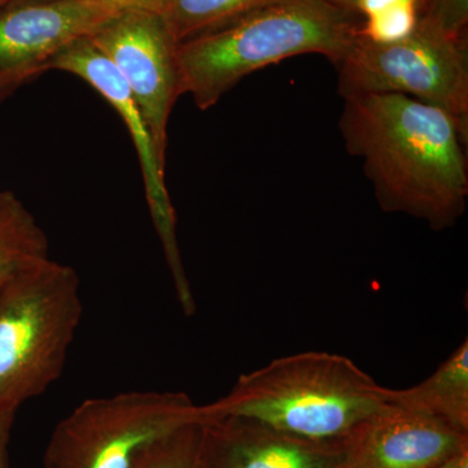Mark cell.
Instances as JSON below:
<instances>
[{"mask_svg": "<svg viewBox=\"0 0 468 468\" xmlns=\"http://www.w3.org/2000/svg\"><path fill=\"white\" fill-rule=\"evenodd\" d=\"M338 129L345 149L363 160L378 206L454 227L466 211L468 134L454 117L402 94L345 98Z\"/></svg>", "mask_w": 468, "mask_h": 468, "instance_id": "obj_1", "label": "cell"}, {"mask_svg": "<svg viewBox=\"0 0 468 468\" xmlns=\"http://www.w3.org/2000/svg\"><path fill=\"white\" fill-rule=\"evenodd\" d=\"M363 17L326 0H279L177 46L181 94L211 109L245 77L285 58L319 54L334 66L350 50Z\"/></svg>", "mask_w": 468, "mask_h": 468, "instance_id": "obj_2", "label": "cell"}, {"mask_svg": "<svg viewBox=\"0 0 468 468\" xmlns=\"http://www.w3.org/2000/svg\"><path fill=\"white\" fill-rule=\"evenodd\" d=\"M385 405L388 388L353 360L306 351L241 375L226 396L198 411L201 418H246L301 439L335 442Z\"/></svg>", "mask_w": 468, "mask_h": 468, "instance_id": "obj_3", "label": "cell"}, {"mask_svg": "<svg viewBox=\"0 0 468 468\" xmlns=\"http://www.w3.org/2000/svg\"><path fill=\"white\" fill-rule=\"evenodd\" d=\"M82 314L79 273L51 258L0 294V411L57 383Z\"/></svg>", "mask_w": 468, "mask_h": 468, "instance_id": "obj_4", "label": "cell"}, {"mask_svg": "<svg viewBox=\"0 0 468 468\" xmlns=\"http://www.w3.org/2000/svg\"><path fill=\"white\" fill-rule=\"evenodd\" d=\"M335 68L344 100L406 95L445 111L468 134V37L448 36L419 17L401 41L372 42L359 34Z\"/></svg>", "mask_w": 468, "mask_h": 468, "instance_id": "obj_5", "label": "cell"}, {"mask_svg": "<svg viewBox=\"0 0 468 468\" xmlns=\"http://www.w3.org/2000/svg\"><path fill=\"white\" fill-rule=\"evenodd\" d=\"M197 419L198 405L181 392L86 399L52 431L43 468H132L144 446Z\"/></svg>", "mask_w": 468, "mask_h": 468, "instance_id": "obj_6", "label": "cell"}, {"mask_svg": "<svg viewBox=\"0 0 468 468\" xmlns=\"http://www.w3.org/2000/svg\"><path fill=\"white\" fill-rule=\"evenodd\" d=\"M52 69L84 80L109 101L124 122L140 159L147 205L167 261L178 303L185 315L193 316L197 311L196 298L178 248L176 212L165 184V158L159 153L133 94L116 68L92 45L89 37L77 39L58 52L46 70Z\"/></svg>", "mask_w": 468, "mask_h": 468, "instance_id": "obj_7", "label": "cell"}, {"mask_svg": "<svg viewBox=\"0 0 468 468\" xmlns=\"http://www.w3.org/2000/svg\"><path fill=\"white\" fill-rule=\"evenodd\" d=\"M90 41L122 77L165 158L168 122L181 94L177 43L156 12L122 11L91 34Z\"/></svg>", "mask_w": 468, "mask_h": 468, "instance_id": "obj_8", "label": "cell"}, {"mask_svg": "<svg viewBox=\"0 0 468 468\" xmlns=\"http://www.w3.org/2000/svg\"><path fill=\"white\" fill-rule=\"evenodd\" d=\"M119 11L92 0H8L0 7V101Z\"/></svg>", "mask_w": 468, "mask_h": 468, "instance_id": "obj_9", "label": "cell"}, {"mask_svg": "<svg viewBox=\"0 0 468 468\" xmlns=\"http://www.w3.org/2000/svg\"><path fill=\"white\" fill-rule=\"evenodd\" d=\"M341 443L344 468H430L468 448V432L388 403Z\"/></svg>", "mask_w": 468, "mask_h": 468, "instance_id": "obj_10", "label": "cell"}, {"mask_svg": "<svg viewBox=\"0 0 468 468\" xmlns=\"http://www.w3.org/2000/svg\"><path fill=\"white\" fill-rule=\"evenodd\" d=\"M201 420V468H344L341 441L301 439L246 418Z\"/></svg>", "mask_w": 468, "mask_h": 468, "instance_id": "obj_11", "label": "cell"}, {"mask_svg": "<svg viewBox=\"0 0 468 468\" xmlns=\"http://www.w3.org/2000/svg\"><path fill=\"white\" fill-rule=\"evenodd\" d=\"M388 403L423 412L468 432V341H463L423 383L388 389Z\"/></svg>", "mask_w": 468, "mask_h": 468, "instance_id": "obj_12", "label": "cell"}, {"mask_svg": "<svg viewBox=\"0 0 468 468\" xmlns=\"http://www.w3.org/2000/svg\"><path fill=\"white\" fill-rule=\"evenodd\" d=\"M48 260V234L16 194L0 190V294Z\"/></svg>", "mask_w": 468, "mask_h": 468, "instance_id": "obj_13", "label": "cell"}, {"mask_svg": "<svg viewBox=\"0 0 468 468\" xmlns=\"http://www.w3.org/2000/svg\"><path fill=\"white\" fill-rule=\"evenodd\" d=\"M276 2L279 0H162L159 15L180 45Z\"/></svg>", "mask_w": 468, "mask_h": 468, "instance_id": "obj_14", "label": "cell"}, {"mask_svg": "<svg viewBox=\"0 0 468 468\" xmlns=\"http://www.w3.org/2000/svg\"><path fill=\"white\" fill-rule=\"evenodd\" d=\"M201 448L199 418L144 446L132 468H201Z\"/></svg>", "mask_w": 468, "mask_h": 468, "instance_id": "obj_15", "label": "cell"}, {"mask_svg": "<svg viewBox=\"0 0 468 468\" xmlns=\"http://www.w3.org/2000/svg\"><path fill=\"white\" fill-rule=\"evenodd\" d=\"M419 20L417 5H401L363 18L359 34L372 42L401 41L414 32Z\"/></svg>", "mask_w": 468, "mask_h": 468, "instance_id": "obj_16", "label": "cell"}, {"mask_svg": "<svg viewBox=\"0 0 468 468\" xmlns=\"http://www.w3.org/2000/svg\"><path fill=\"white\" fill-rule=\"evenodd\" d=\"M419 17L448 36L468 37V0H419Z\"/></svg>", "mask_w": 468, "mask_h": 468, "instance_id": "obj_17", "label": "cell"}, {"mask_svg": "<svg viewBox=\"0 0 468 468\" xmlns=\"http://www.w3.org/2000/svg\"><path fill=\"white\" fill-rule=\"evenodd\" d=\"M17 410L0 411V468H8V443Z\"/></svg>", "mask_w": 468, "mask_h": 468, "instance_id": "obj_18", "label": "cell"}, {"mask_svg": "<svg viewBox=\"0 0 468 468\" xmlns=\"http://www.w3.org/2000/svg\"><path fill=\"white\" fill-rule=\"evenodd\" d=\"M116 11H144L159 14L162 0H92Z\"/></svg>", "mask_w": 468, "mask_h": 468, "instance_id": "obj_19", "label": "cell"}, {"mask_svg": "<svg viewBox=\"0 0 468 468\" xmlns=\"http://www.w3.org/2000/svg\"><path fill=\"white\" fill-rule=\"evenodd\" d=\"M401 5H417L419 7V0H358L356 9L365 18Z\"/></svg>", "mask_w": 468, "mask_h": 468, "instance_id": "obj_20", "label": "cell"}, {"mask_svg": "<svg viewBox=\"0 0 468 468\" xmlns=\"http://www.w3.org/2000/svg\"><path fill=\"white\" fill-rule=\"evenodd\" d=\"M430 468H468V448L455 452Z\"/></svg>", "mask_w": 468, "mask_h": 468, "instance_id": "obj_21", "label": "cell"}, {"mask_svg": "<svg viewBox=\"0 0 468 468\" xmlns=\"http://www.w3.org/2000/svg\"><path fill=\"white\" fill-rule=\"evenodd\" d=\"M326 2L338 5V7L353 9V11H356V2H358V0H326Z\"/></svg>", "mask_w": 468, "mask_h": 468, "instance_id": "obj_22", "label": "cell"}, {"mask_svg": "<svg viewBox=\"0 0 468 468\" xmlns=\"http://www.w3.org/2000/svg\"><path fill=\"white\" fill-rule=\"evenodd\" d=\"M8 0H0V7H2L3 5H5V3H7Z\"/></svg>", "mask_w": 468, "mask_h": 468, "instance_id": "obj_23", "label": "cell"}]
</instances>
